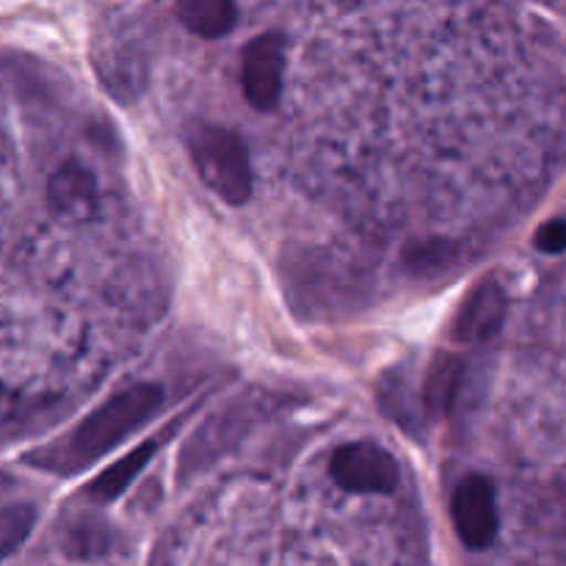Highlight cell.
<instances>
[{"instance_id":"11","label":"cell","mask_w":566,"mask_h":566,"mask_svg":"<svg viewBox=\"0 0 566 566\" xmlns=\"http://www.w3.org/2000/svg\"><path fill=\"white\" fill-rule=\"evenodd\" d=\"M457 243L431 238V241H415L412 247H407V252H403V265H407V271L415 280H434V276L451 271L453 265H457Z\"/></svg>"},{"instance_id":"9","label":"cell","mask_w":566,"mask_h":566,"mask_svg":"<svg viewBox=\"0 0 566 566\" xmlns=\"http://www.w3.org/2000/svg\"><path fill=\"white\" fill-rule=\"evenodd\" d=\"M464 359L457 354L440 352L429 365L423 385V407L431 415H448L457 407L459 390H462Z\"/></svg>"},{"instance_id":"2","label":"cell","mask_w":566,"mask_h":566,"mask_svg":"<svg viewBox=\"0 0 566 566\" xmlns=\"http://www.w3.org/2000/svg\"><path fill=\"white\" fill-rule=\"evenodd\" d=\"M186 147L193 160V169L205 186L238 208L252 197V166H249L247 144L235 130L210 122H193L186 133Z\"/></svg>"},{"instance_id":"3","label":"cell","mask_w":566,"mask_h":566,"mask_svg":"<svg viewBox=\"0 0 566 566\" xmlns=\"http://www.w3.org/2000/svg\"><path fill=\"white\" fill-rule=\"evenodd\" d=\"M329 475L340 490L354 495H392L401 481V470L392 453L370 440L337 448L332 453Z\"/></svg>"},{"instance_id":"4","label":"cell","mask_w":566,"mask_h":566,"mask_svg":"<svg viewBox=\"0 0 566 566\" xmlns=\"http://www.w3.org/2000/svg\"><path fill=\"white\" fill-rule=\"evenodd\" d=\"M451 517L457 536L470 551H486L497 536V497L486 475H468L459 481L451 497Z\"/></svg>"},{"instance_id":"5","label":"cell","mask_w":566,"mask_h":566,"mask_svg":"<svg viewBox=\"0 0 566 566\" xmlns=\"http://www.w3.org/2000/svg\"><path fill=\"white\" fill-rule=\"evenodd\" d=\"M282 72H285V39L280 33H258L249 39L241 55V86L252 108L271 111L280 103Z\"/></svg>"},{"instance_id":"13","label":"cell","mask_w":566,"mask_h":566,"mask_svg":"<svg viewBox=\"0 0 566 566\" xmlns=\"http://www.w3.org/2000/svg\"><path fill=\"white\" fill-rule=\"evenodd\" d=\"M534 243L545 254L566 252V219H551L536 230Z\"/></svg>"},{"instance_id":"12","label":"cell","mask_w":566,"mask_h":566,"mask_svg":"<svg viewBox=\"0 0 566 566\" xmlns=\"http://www.w3.org/2000/svg\"><path fill=\"white\" fill-rule=\"evenodd\" d=\"M33 523H36V509H33V503H25V501H17V503H9L3 512V553L6 556H14L17 551H20L22 542L28 539V534H31Z\"/></svg>"},{"instance_id":"10","label":"cell","mask_w":566,"mask_h":566,"mask_svg":"<svg viewBox=\"0 0 566 566\" xmlns=\"http://www.w3.org/2000/svg\"><path fill=\"white\" fill-rule=\"evenodd\" d=\"M175 14L199 39L227 36L238 20V9L227 0H182L175 6Z\"/></svg>"},{"instance_id":"7","label":"cell","mask_w":566,"mask_h":566,"mask_svg":"<svg viewBox=\"0 0 566 566\" xmlns=\"http://www.w3.org/2000/svg\"><path fill=\"white\" fill-rule=\"evenodd\" d=\"M44 197L53 213L64 219H92L99 210V188L92 171L77 160H64L50 175Z\"/></svg>"},{"instance_id":"8","label":"cell","mask_w":566,"mask_h":566,"mask_svg":"<svg viewBox=\"0 0 566 566\" xmlns=\"http://www.w3.org/2000/svg\"><path fill=\"white\" fill-rule=\"evenodd\" d=\"M191 412H193V409H188L186 415H180V418L171 420L169 426H164V429H160L158 434L149 437V440H144L142 446L133 448L130 453H125V457H122L119 462L111 464V468H105L103 473H99L97 479H94L92 484H88L86 495L92 497L94 503L116 501V497H119L122 492H125L127 486L133 484V479H136V475L142 473L144 468H147L149 459H153L155 453H158L160 448H164L166 442H169L171 437L177 434V429H180V426H182V420H186Z\"/></svg>"},{"instance_id":"1","label":"cell","mask_w":566,"mask_h":566,"mask_svg":"<svg viewBox=\"0 0 566 566\" xmlns=\"http://www.w3.org/2000/svg\"><path fill=\"white\" fill-rule=\"evenodd\" d=\"M160 407H164V387L153 381L133 385L99 403L70 434L59 437L53 446L28 453L22 462L53 475H77L114 451L133 431L142 429L153 415H158Z\"/></svg>"},{"instance_id":"6","label":"cell","mask_w":566,"mask_h":566,"mask_svg":"<svg viewBox=\"0 0 566 566\" xmlns=\"http://www.w3.org/2000/svg\"><path fill=\"white\" fill-rule=\"evenodd\" d=\"M506 287L495 280V276H486V280L475 282L473 291L462 298L457 315L451 321V337L459 346H475V343H484L490 337L497 335V329L503 326L506 318Z\"/></svg>"}]
</instances>
